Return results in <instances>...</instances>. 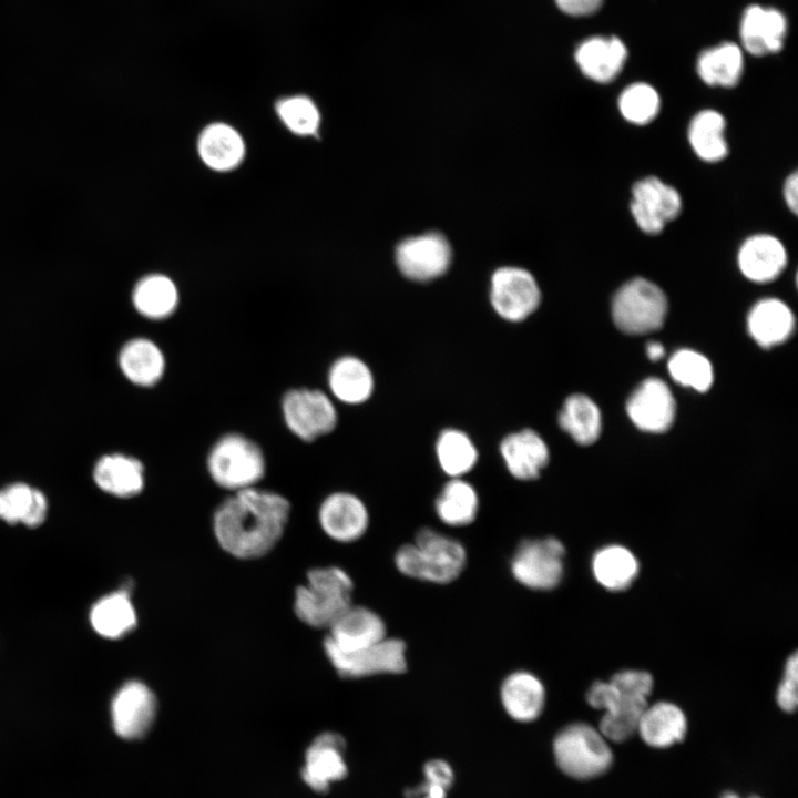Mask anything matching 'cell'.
<instances>
[{"mask_svg": "<svg viewBox=\"0 0 798 798\" xmlns=\"http://www.w3.org/2000/svg\"><path fill=\"white\" fill-rule=\"evenodd\" d=\"M682 207L678 191L656 176L644 177L632 187L631 213L636 225L646 234L661 233L668 222L681 214Z\"/></svg>", "mask_w": 798, "mask_h": 798, "instance_id": "cell-11", "label": "cell"}, {"mask_svg": "<svg viewBox=\"0 0 798 798\" xmlns=\"http://www.w3.org/2000/svg\"><path fill=\"white\" fill-rule=\"evenodd\" d=\"M720 798H740V797L735 792L727 791ZM748 798H758V797H748Z\"/></svg>", "mask_w": 798, "mask_h": 798, "instance_id": "cell-49", "label": "cell"}, {"mask_svg": "<svg viewBox=\"0 0 798 798\" xmlns=\"http://www.w3.org/2000/svg\"><path fill=\"white\" fill-rule=\"evenodd\" d=\"M500 454L509 473L521 481L539 478L550 459L545 441L532 429L507 434L500 442Z\"/></svg>", "mask_w": 798, "mask_h": 798, "instance_id": "cell-18", "label": "cell"}, {"mask_svg": "<svg viewBox=\"0 0 798 798\" xmlns=\"http://www.w3.org/2000/svg\"><path fill=\"white\" fill-rule=\"evenodd\" d=\"M610 682L620 694L642 699H647L654 686L652 675L640 669L620 671L611 677Z\"/></svg>", "mask_w": 798, "mask_h": 798, "instance_id": "cell-43", "label": "cell"}, {"mask_svg": "<svg viewBox=\"0 0 798 798\" xmlns=\"http://www.w3.org/2000/svg\"><path fill=\"white\" fill-rule=\"evenodd\" d=\"M747 327L750 336L759 346L773 347L790 337L795 328V317L782 300L765 298L750 309Z\"/></svg>", "mask_w": 798, "mask_h": 798, "instance_id": "cell-27", "label": "cell"}, {"mask_svg": "<svg viewBox=\"0 0 798 798\" xmlns=\"http://www.w3.org/2000/svg\"><path fill=\"white\" fill-rule=\"evenodd\" d=\"M596 582L612 592L626 590L638 575L640 564L627 548L610 544L598 549L591 562Z\"/></svg>", "mask_w": 798, "mask_h": 798, "instance_id": "cell-28", "label": "cell"}, {"mask_svg": "<svg viewBox=\"0 0 798 798\" xmlns=\"http://www.w3.org/2000/svg\"><path fill=\"white\" fill-rule=\"evenodd\" d=\"M668 370L678 383L697 391H706L713 383V368L709 360L692 349H681L673 354Z\"/></svg>", "mask_w": 798, "mask_h": 798, "instance_id": "cell-40", "label": "cell"}, {"mask_svg": "<svg viewBox=\"0 0 798 798\" xmlns=\"http://www.w3.org/2000/svg\"><path fill=\"white\" fill-rule=\"evenodd\" d=\"M453 781L449 764L434 759L424 765V782L407 791V798H446Z\"/></svg>", "mask_w": 798, "mask_h": 798, "instance_id": "cell-42", "label": "cell"}, {"mask_svg": "<svg viewBox=\"0 0 798 798\" xmlns=\"http://www.w3.org/2000/svg\"><path fill=\"white\" fill-rule=\"evenodd\" d=\"M617 697L618 692L610 681L594 682L586 692L587 704L591 707L601 710L607 709L616 700Z\"/></svg>", "mask_w": 798, "mask_h": 798, "instance_id": "cell-45", "label": "cell"}, {"mask_svg": "<svg viewBox=\"0 0 798 798\" xmlns=\"http://www.w3.org/2000/svg\"><path fill=\"white\" fill-rule=\"evenodd\" d=\"M93 480L98 488L111 495L132 498L144 488V466L131 456L105 454L95 462Z\"/></svg>", "mask_w": 798, "mask_h": 798, "instance_id": "cell-22", "label": "cell"}, {"mask_svg": "<svg viewBox=\"0 0 798 798\" xmlns=\"http://www.w3.org/2000/svg\"><path fill=\"white\" fill-rule=\"evenodd\" d=\"M479 495L474 487L462 478H451L434 502L437 516L449 526L471 524L479 512Z\"/></svg>", "mask_w": 798, "mask_h": 798, "instance_id": "cell-30", "label": "cell"}, {"mask_svg": "<svg viewBox=\"0 0 798 798\" xmlns=\"http://www.w3.org/2000/svg\"><path fill=\"white\" fill-rule=\"evenodd\" d=\"M45 495L27 483L16 482L0 490V519L8 523L40 525L47 514Z\"/></svg>", "mask_w": 798, "mask_h": 798, "instance_id": "cell-32", "label": "cell"}, {"mask_svg": "<svg viewBox=\"0 0 798 798\" xmlns=\"http://www.w3.org/2000/svg\"><path fill=\"white\" fill-rule=\"evenodd\" d=\"M726 121L718 111L706 109L696 113L687 131L688 142L695 154L706 162H718L728 154L725 139Z\"/></svg>", "mask_w": 798, "mask_h": 798, "instance_id": "cell-33", "label": "cell"}, {"mask_svg": "<svg viewBox=\"0 0 798 798\" xmlns=\"http://www.w3.org/2000/svg\"><path fill=\"white\" fill-rule=\"evenodd\" d=\"M119 366L124 377L139 387H152L163 377L165 357L161 348L147 338L126 341L119 352Z\"/></svg>", "mask_w": 798, "mask_h": 798, "instance_id": "cell-25", "label": "cell"}, {"mask_svg": "<svg viewBox=\"0 0 798 798\" xmlns=\"http://www.w3.org/2000/svg\"><path fill=\"white\" fill-rule=\"evenodd\" d=\"M553 753L560 769L575 779H591L607 771L613 754L598 728L586 723H573L559 732Z\"/></svg>", "mask_w": 798, "mask_h": 798, "instance_id": "cell-5", "label": "cell"}, {"mask_svg": "<svg viewBox=\"0 0 798 798\" xmlns=\"http://www.w3.org/2000/svg\"><path fill=\"white\" fill-rule=\"evenodd\" d=\"M132 300L140 315L147 319L161 320L175 311L178 304V291L170 277L153 274L136 284Z\"/></svg>", "mask_w": 798, "mask_h": 798, "instance_id": "cell-34", "label": "cell"}, {"mask_svg": "<svg viewBox=\"0 0 798 798\" xmlns=\"http://www.w3.org/2000/svg\"><path fill=\"white\" fill-rule=\"evenodd\" d=\"M661 99L657 91L645 82L626 86L618 98V110L630 123L644 125L658 114Z\"/></svg>", "mask_w": 798, "mask_h": 798, "instance_id": "cell-39", "label": "cell"}, {"mask_svg": "<svg viewBox=\"0 0 798 798\" xmlns=\"http://www.w3.org/2000/svg\"><path fill=\"white\" fill-rule=\"evenodd\" d=\"M324 651L336 673L347 679L397 675L407 669V646L397 637L387 636L376 644L351 652H342L324 643Z\"/></svg>", "mask_w": 798, "mask_h": 798, "instance_id": "cell-8", "label": "cell"}, {"mask_svg": "<svg viewBox=\"0 0 798 798\" xmlns=\"http://www.w3.org/2000/svg\"><path fill=\"white\" fill-rule=\"evenodd\" d=\"M328 387L338 401L346 405H361L374 392V374L360 358L342 356L329 368Z\"/></svg>", "mask_w": 798, "mask_h": 798, "instance_id": "cell-24", "label": "cell"}, {"mask_svg": "<svg viewBox=\"0 0 798 798\" xmlns=\"http://www.w3.org/2000/svg\"><path fill=\"white\" fill-rule=\"evenodd\" d=\"M743 70V52L738 45L729 42L703 51L697 60L699 78L712 86H735Z\"/></svg>", "mask_w": 798, "mask_h": 798, "instance_id": "cell-35", "label": "cell"}, {"mask_svg": "<svg viewBox=\"0 0 798 798\" xmlns=\"http://www.w3.org/2000/svg\"><path fill=\"white\" fill-rule=\"evenodd\" d=\"M500 699L512 719L529 723L543 712L546 699L545 687L532 672L514 671L502 681Z\"/></svg>", "mask_w": 798, "mask_h": 798, "instance_id": "cell-20", "label": "cell"}, {"mask_svg": "<svg viewBox=\"0 0 798 798\" xmlns=\"http://www.w3.org/2000/svg\"><path fill=\"white\" fill-rule=\"evenodd\" d=\"M289 515L290 503L284 495L253 487L233 492L216 508L213 531L229 555L258 559L279 542Z\"/></svg>", "mask_w": 798, "mask_h": 798, "instance_id": "cell-1", "label": "cell"}, {"mask_svg": "<svg viewBox=\"0 0 798 798\" xmlns=\"http://www.w3.org/2000/svg\"><path fill=\"white\" fill-rule=\"evenodd\" d=\"M276 111L283 123L295 134L311 135L318 131L320 114L311 99L294 95L282 99Z\"/></svg>", "mask_w": 798, "mask_h": 798, "instance_id": "cell-41", "label": "cell"}, {"mask_svg": "<svg viewBox=\"0 0 798 798\" xmlns=\"http://www.w3.org/2000/svg\"><path fill=\"white\" fill-rule=\"evenodd\" d=\"M784 198L789 209L797 214L798 211V174L791 173L784 184Z\"/></svg>", "mask_w": 798, "mask_h": 798, "instance_id": "cell-47", "label": "cell"}, {"mask_svg": "<svg viewBox=\"0 0 798 798\" xmlns=\"http://www.w3.org/2000/svg\"><path fill=\"white\" fill-rule=\"evenodd\" d=\"M354 582L339 566L311 569L295 590L294 612L314 628L329 626L352 604Z\"/></svg>", "mask_w": 798, "mask_h": 798, "instance_id": "cell-3", "label": "cell"}, {"mask_svg": "<svg viewBox=\"0 0 798 798\" xmlns=\"http://www.w3.org/2000/svg\"><path fill=\"white\" fill-rule=\"evenodd\" d=\"M396 260L407 278L428 282L446 273L451 262V248L438 233L409 237L397 247Z\"/></svg>", "mask_w": 798, "mask_h": 798, "instance_id": "cell-12", "label": "cell"}, {"mask_svg": "<svg viewBox=\"0 0 798 798\" xmlns=\"http://www.w3.org/2000/svg\"><path fill=\"white\" fill-rule=\"evenodd\" d=\"M93 628L103 637L120 638L136 626L137 617L130 598L123 589L102 597L91 610Z\"/></svg>", "mask_w": 798, "mask_h": 798, "instance_id": "cell-31", "label": "cell"}, {"mask_svg": "<svg viewBox=\"0 0 798 798\" xmlns=\"http://www.w3.org/2000/svg\"><path fill=\"white\" fill-rule=\"evenodd\" d=\"M564 544L554 536L524 539L510 561L513 579L533 591L557 587L564 575Z\"/></svg>", "mask_w": 798, "mask_h": 798, "instance_id": "cell-7", "label": "cell"}, {"mask_svg": "<svg viewBox=\"0 0 798 798\" xmlns=\"http://www.w3.org/2000/svg\"><path fill=\"white\" fill-rule=\"evenodd\" d=\"M324 533L340 543H351L364 536L369 525V512L354 493L338 491L327 495L318 510Z\"/></svg>", "mask_w": 798, "mask_h": 798, "instance_id": "cell-14", "label": "cell"}, {"mask_svg": "<svg viewBox=\"0 0 798 798\" xmlns=\"http://www.w3.org/2000/svg\"><path fill=\"white\" fill-rule=\"evenodd\" d=\"M436 454L441 470L450 478H462L478 462V449L462 430L448 428L440 432Z\"/></svg>", "mask_w": 798, "mask_h": 798, "instance_id": "cell-37", "label": "cell"}, {"mask_svg": "<svg viewBox=\"0 0 798 798\" xmlns=\"http://www.w3.org/2000/svg\"><path fill=\"white\" fill-rule=\"evenodd\" d=\"M197 147L202 161L216 171L236 167L245 153L241 134L224 123H214L205 127L198 139Z\"/></svg>", "mask_w": 798, "mask_h": 798, "instance_id": "cell-29", "label": "cell"}, {"mask_svg": "<svg viewBox=\"0 0 798 798\" xmlns=\"http://www.w3.org/2000/svg\"><path fill=\"white\" fill-rule=\"evenodd\" d=\"M282 411L290 432L306 442L330 433L338 422L334 402L318 389L288 390L282 399Z\"/></svg>", "mask_w": 798, "mask_h": 798, "instance_id": "cell-9", "label": "cell"}, {"mask_svg": "<svg viewBox=\"0 0 798 798\" xmlns=\"http://www.w3.org/2000/svg\"><path fill=\"white\" fill-rule=\"evenodd\" d=\"M557 7L570 16H587L600 9L603 0H555Z\"/></svg>", "mask_w": 798, "mask_h": 798, "instance_id": "cell-46", "label": "cell"}, {"mask_svg": "<svg viewBox=\"0 0 798 798\" xmlns=\"http://www.w3.org/2000/svg\"><path fill=\"white\" fill-rule=\"evenodd\" d=\"M675 399L668 386L657 378L644 380L627 400L632 422L647 432L667 430L675 418Z\"/></svg>", "mask_w": 798, "mask_h": 798, "instance_id": "cell-15", "label": "cell"}, {"mask_svg": "<svg viewBox=\"0 0 798 798\" xmlns=\"http://www.w3.org/2000/svg\"><path fill=\"white\" fill-rule=\"evenodd\" d=\"M780 709L792 713L798 704V654L794 652L785 663L784 674L776 692Z\"/></svg>", "mask_w": 798, "mask_h": 798, "instance_id": "cell-44", "label": "cell"}, {"mask_svg": "<svg viewBox=\"0 0 798 798\" xmlns=\"http://www.w3.org/2000/svg\"><path fill=\"white\" fill-rule=\"evenodd\" d=\"M559 424L576 443L591 444L601 433V412L591 398L575 393L565 399Z\"/></svg>", "mask_w": 798, "mask_h": 798, "instance_id": "cell-36", "label": "cell"}, {"mask_svg": "<svg viewBox=\"0 0 798 798\" xmlns=\"http://www.w3.org/2000/svg\"><path fill=\"white\" fill-rule=\"evenodd\" d=\"M647 699L624 696L618 693L616 700L604 710L598 730L607 741L622 743L637 734L638 723Z\"/></svg>", "mask_w": 798, "mask_h": 798, "instance_id": "cell-38", "label": "cell"}, {"mask_svg": "<svg viewBox=\"0 0 798 798\" xmlns=\"http://www.w3.org/2000/svg\"><path fill=\"white\" fill-rule=\"evenodd\" d=\"M156 709L157 700L151 688L140 681H130L112 700L113 728L124 739L141 738L151 728Z\"/></svg>", "mask_w": 798, "mask_h": 798, "instance_id": "cell-13", "label": "cell"}, {"mask_svg": "<svg viewBox=\"0 0 798 798\" xmlns=\"http://www.w3.org/2000/svg\"><path fill=\"white\" fill-rule=\"evenodd\" d=\"M741 274L755 283H768L778 277L787 265V252L780 239L770 234H755L746 238L737 254Z\"/></svg>", "mask_w": 798, "mask_h": 798, "instance_id": "cell-19", "label": "cell"}, {"mask_svg": "<svg viewBox=\"0 0 798 798\" xmlns=\"http://www.w3.org/2000/svg\"><path fill=\"white\" fill-rule=\"evenodd\" d=\"M646 352L651 360L657 361L661 358H663V356L665 354V349L662 346V344L652 341V342L647 344Z\"/></svg>", "mask_w": 798, "mask_h": 798, "instance_id": "cell-48", "label": "cell"}, {"mask_svg": "<svg viewBox=\"0 0 798 798\" xmlns=\"http://www.w3.org/2000/svg\"><path fill=\"white\" fill-rule=\"evenodd\" d=\"M627 58L624 43L615 37H592L583 41L575 52L581 71L589 79L606 83L622 71Z\"/></svg>", "mask_w": 798, "mask_h": 798, "instance_id": "cell-23", "label": "cell"}, {"mask_svg": "<svg viewBox=\"0 0 798 798\" xmlns=\"http://www.w3.org/2000/svg\"><path fill=\"white\" fill-rule=\"evenodd\" d=\"M686 730L684 712L671 702H657L643 710L637 734L648 746L666 748L682 741Z\"/></svg>", "mask_w": 798, "mask_h": 798, "instance_id": "cell-26", "label": "cell"}, {"mask_svg": "<svg viewBox=\"0 0 798 798\" xmlns=\"http://www.w3.org/2000/svg\"><path fill=\"white\" fill-rule=\"evenodd\" d=\"M463 544L431 528L420 529L412 543L398 548L396 569L405 576L433 584H448L460 576L467 564Z\"/></svg>", "mask_w": 798, "mask_h": 798, "instance_id": "cell-2", "label": "cell"}, {"mask_svg": "<svg viewBox=\"0 0 798 798\" xmlns=\"http://www.w3.org/2000/svg\"><path fill=\"white\" fill-rule=\"evenodd\" d=\"M206 464L212 480L232 492L256 487L266 472L263 450L241 433L221 437L209 450Z\"/></svg>", "mask_w": 798, "mask_h": 798, "instance_id": "cell-4", "label": "cell"}, {"mask_svg": "<svg viewBox=\"0 0 798 798\" xmlns=\"http://www.w3.org/2000/svg\"><path fill=\"white\" fill-rule=\"evenodd\" d=\"M490 301L504 320L519 323L540 305L541 291L534 277L525 269L502 267L491 278Z\"/></svg>", "mask_w": 798, "mask_h": 798, "instance_id": "cell-10", "label": "cell"}, {"mask_svg": "<svg viewBox=\"0 0 798 798\" xmlns=\"http://www.w3.org/2000/svg\"><path fill=\"white\" fill-rule=\"evenodd\" d=\"M387 635L382 617L369 607L351 604L328 628L324 643L351 652L376 644Z\"/></svg>", "mask_w": 798, "mask_h": 798, "instance_id": "cell-16", "label": "cell"}, {"mask_svg": "<svg viewBox=\"0 0 798 798\" xmlns=\"http://www.w3.org/2000/svg\"><path fill=\"white\" fill-rule=\"evenodd\" d=\"M346 741L341 735L326 732L310 744L301 769L304 781L315 791L324 792L330 782L341 780L347 775L344 759Z\"/></svg>", "mask_w": 798, "mask_h": 798, "instance_id": "cell-17", "label": "cell"}, {"mask_svg": "<svg viewBox=\"0 0 798 798\" xmlns=\"http://www.w3.org/2000/svg\"><path fill=\"white\" fill-rule=\"evenodd\" d=\"M786 32V18L778 10L753 4L743 16L741 43L754 55L778 52L782 48Z\"/></svg>", "mask_w": 798, "mask_h": 798, "instance_id": "cell-21", "label": "cell"}, {"mask_svg": "<svg viewBox=\"0 0 798 798\" xmlns=\"http://www.w3.org/2000/svg\"><path fill=\"white\" fill-rule=\"evenodd\" d=\"M667 313L664 291L645 278H633L614 295L612 316L626 334H646L661 328Z\"/></svg>", "mask_w": 798, "mask_h": 798, "instance_id": "cell-6", "label": "cell"}]
</instances>
